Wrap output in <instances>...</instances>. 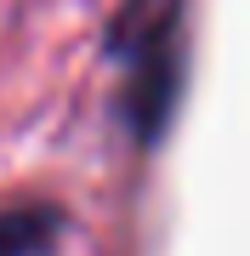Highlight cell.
<instances>
[{"instance_id": "6da1fadb", "label": "cell", "mask_w": 250, "mask_h": 256, "mask_svg": "<svg viewBox=\"0 0 250 256\" xmlns=\"http://www.w3.org/2000/svg\"><path fill=\"white\" fill-rule=\"evenodd\" d=\"M114 57L125 63V120L137 137H154L176 97L182 0H131L114 23Z\"/></svg>"}, {"instance_id": "7a4b0ae2", "label": "cell", "mask_w": 250, "mask_h": 256, "mask_svg": "<svg viewBox=\"0 0 250 256\" xmlns=\"http://www.w3.org/2000/svg\"><path fill=\"white\" fill-rule=\"evenodd\" d=\"M57 216L51 205H17V210H0V256H46L57 245Z\"/></svg>"}]
</instances>
